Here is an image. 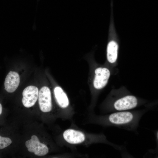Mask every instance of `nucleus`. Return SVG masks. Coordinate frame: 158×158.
Here are the masks:
<instances>
[{"label":"nucleus","mask_w":158,"mask_h":158,"mask_svg":"<svg viewBox=\"0 0 158 158\" xmlns=\"http://www.w3.org/2000/svg\"><path fill=\"white\" fill-rule=\"evenodd\" d=\"M148 109L114 112L97 117L96 122L103 125L114 127L136 132L142 116Z\"/></svg>","instance_id":"1"},{"label":"nucleus","mask_w":158,"mask_h":158,"mask_svg":"<svg viewBox=\"0 0 158 158\" xmlns=\"http://www.w3.org/2000/svg\"><path fill=\"white\" fill-rule=\"evenodd\" d=\"M116 98L106 108V112L132 110L139 105L138 99L133 95H126Z\"/></svg>","instance_id":"2"},{"label":"nucleus","mask_w":158,"mask_h":158,"mask_svg":"<svg viewBox=\"0 0 158 158\" xmlns=\"http://www.w3.org/2000/svg\"><path fill=\"white\" fill-rule=\"evenodd\" d=\"M38 98L40 108L42 112L47 113L51 111L52 108L51 95L49 87L44 86L40 89Z\"/></svg>","instance_id":"3"},{"label":"nucleus","mask_w":158,"mask_h":158,"mask_svg":"<svg viewBox=\"0 0 158 158\" xmlns=\"http://www.w3.org/2000/svg\"><path fill=\"white\" fill-rule=\"evenodd\" d=\"M25 145L29 152H33L38 156L45 155L49 152L47 145L40 142L38 138L35 135H32L30 139L27 141Z\"/></svg>","instance_id":"4"},{"label":"nucleus","mask_w":158,"mask_h":158,"mask_svg":"<svg viewBox=\"0 0 158 158\" xmlns=\"http://www.w3.org/2000/svg\"><path fill=\"white\" fill-rule=\"evenodd\" d=\"M94 73L93 87L97 90L102 89L106 86L108 82L110 71L107 68L99 67L95 69Z\"/></svg>","instance_id":"5"},{"label":"nucleus","mask_w":158,"mask_h":158,"mask_svg":"<svg viewBox=\"0 0 158 158\" xmlns=\"http://www.w3.org/2000/svg\"><path fill=\"white\" fill-rule=\"evenodd\" d=\"M39 90L36 86L30 85L25 88L23 90L22 101L24 106L30 108L35 104L38 97Z\"/></svg>","instance_id":"6"},{"label":"nucleus","mask_w":158,"mask_h":158,"mask_svg":"<svg viewBox=\"0 0 158 158\" xmlns=\"http://www.w3.org/2000/svg\"><path fill=\"white\" fill-rule=\"evenodd\" d=\"M63 136L67 142L72 145H77L83 142L86 137L82 132L73 129H68L63 132Z\"/></svg>","instance_id":"7"},{"label":"nucleus","mask_w":158,"mask_h":158,"mask_svg":"<svg viewBox=\"0 0 158 158\" xmlns=\"http://www.w3.org/2000/svg\"><path fill=\"white\" fill-rule=\"evenodd\" d=\"M20 82V78L19 74L16 72L11 71L5 78V89L8 92H13L18 87Z\"/></svg>","instance_id":"8"},{"label":"nucleus","mask_w":158,"mask_h":158,"mask_svg":"<svg viewBox=\"0 0 158 158\" xmlns=\"http://www.w3.org/2000/svg\"><path fill=\"white\" fill-rule=\"evenodd\" d=\"M54 94L56 103L62 109H65L69 106L68 97L64 90L59 86L55 87L54 89Z\"/></svg>","instance_id":"9"},{"label":"nucleus","mask_w":158,"mask_h":158,"mask_svg":"<svg viewBox=\"0 0 158 158\" xmlns=\"http://www.w3.org/2000/svg\"><path fill=\"white\" fill-rule=\"evenodd\" d=\"M118 45L114 41L109 42L107 48V57L108 61L111 63L116 62L117 58Z\"/></svg>","instance_id":"10"},{"label":"nucleus","mask_w":158,"mask_h":158,"mask_svg":"<svg viewBox=\"0 0 158 158\" xmlns=\"http://www.w3.org/2000/svg\"><path fill=\"white\" fill-rule=\"evenodd\" d=\"M12 143L8 138L2 137L0 135V149H3L10 145Z\"/></svg>","instance_id":"11"},{"label":"nucleus","mask_w":158,"mask_h":158,"mask_svg":"<svg viewBox=\"0 0 158 158\" xmlns=\"http://www.w3.org/2000/svg\"><path fill=\"white\" fill-rule=\"evenodd\" d=\"M2 110V107L1 104L0 103V115L1 114Z\"/></svg>","instance_id":"12"}]
</instances>
